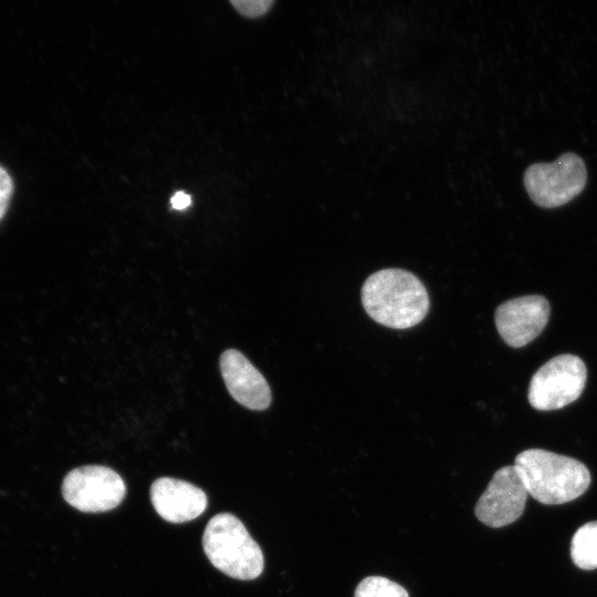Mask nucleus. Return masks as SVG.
<instances>
[{
	"instance_id": "nucleus-1",
	"label": "nucleus",
	"mask_w": 597,
	"mask_h": 597,
	"mask_svg": "<svg viewBox=\"0 0 597 597\" xmlns=\"http://www.w3.org/2000/svg\"><path fill=\"white\" fill-rule=\"evenodd\" d=\"M362 303L375 322L399 329L419 324L430 306L422 282L401 269H384L367 277Z\"/></svg>"
},
{
	"instance_id": "nucleus-2",
	"label": "nucleus",
	"mask_w": 597,
	"mask_h": 597,
	"mask_svg": "<svg viewBox=\"0 0 597 597\" xmlns=\"http://www.w3.org/2000/svg\"><path fill=\"white\" fill-rule=\"evenodd\" d=\"M517 468L528 495L546 505L570 502L584 494L590 484L587 467L570 457L544 449H527L519 453Z\"/></svg>"
},
{
	"instance_id": "nucleus-3",
	"label": "nucleus",
	"mask_w": 597,
	"mask_h": 597,
	"mask_svg": "<svg viewBox=\"0 0 597 597\" xmlns=\"http://www.w3.org/2000/svg\"><path fill=\"white\" fill-rule=\"evenodd\" d=\"M202 546L210 563L232 578L251 580L263 572L261 547L231 513H219L208 522Z\"/></svg>"
},
{
	"instance_id": "nucleus-4",
	"label": "nucleus",
	"mask_w": 597,
	"mask_h": 597,
	"mask_svg": "<svg viewBox=\"0 0 597 597\" xmlns=\"http://www.w3.org/2000/svg\"><path fill=\"white\" fill-rule=\"evenodd\" d=\"M586 380L587 369L582 358L572 354L555 356L533 375L528 402L536 410L561 409L582 395Z\"/></svg>"
},
{
	"instance_id": "nucleus-5",
	"label": "nucleus",
	"mask_w": 597,
	"mask_h": 597,
	"mask_svg": "<svg viewBox=\"0 0 597 597\" xmlns=\"http://www.w3.org/2000/svg\"><path fill=\"white\" fill-rule=\"evenodd\" d=\"M586 182L585 163L575 153H565L551 164L531 165L524 172L526 191L543 208L567 203L582 192Z\"/></svg>"
},
{
	"instance_id": "nucleus-6",
	"label": "nucleus",
	"mask_w": 597,
	"mask_h": 597,
	"mask_svg": "<svg viewBox=\"0 0 597 597\" xmlns=\"http://www.w3.org/2000/svg\"><path fill=\"white\" fill-rule=\"evenodd\" d=\"M126 486L121 475L104 465H84L71 470L62 482L64 500L82 512H105L123 501Z\"/></svg>"
},
{
	"instance_id": "nucleus-7",
	"label": "nucleus",
	"mask_w": 597,
	"mask_h": 597,
	"mask_svg": "<svg viewBox=\"0 0 597 597\" xmlns=\"http://www.w3.org/2000/svg\"><path fill=\"white\" fill-rule=\"evenodd\" d=\"M528 492L515 465L499 469L476 502L474 513L483 524L498 528L524 512Z\"/></svg>"
},
{
	"instance_id": "nucleus-8",
	"label": "nucleus",
	"mask_w": 597,
	"mask_h": 597,
	"mask_svg": "<svg viewBox=\"0 0 597 597\" xmlns=\"http://www.w3.org/2000/svg\"><path fill=\"white\" fill-rule=\"evenodd\" d=\"M551 307L542 295H526L502 303L495 311V325L511 347L531 343L548 322Z\"/></svg>"
},
{
	"instance_id": "nucleus-9",
	"label": "nucleus",
	"mask_w": 597,
	"mask_h": 597,
	"mask_svg": "<svg viewBox=\"0 0 597 597\" xmlns=\"http://www.w3.org/2000/svg\"><path fill=\"white\" fill-rule=\"evenodd\" d=\"M220 369L232 398L251 410H264L271 404V390L263 375L239 350L227 349Z\"/></svg>"
},
{
	"instance_id": "nucleus-10",
	"label": "nucleus",
	"mask_w": 597,
	"mask_h": 597,
	"mask_svg": "<svg viewBox=\"0 0 597 597\" xmlns=\"http://www.w3.org/2000/svg\"><path fill=\"white\" fill-rule=\"evenodd\" d=\"M155 511L167 522L184 523L195 520L207 507V495L198 486L174 478H159L150 488Z\"/></svg>"
},
{
	"instance_id": "nucleus-11",
	"label": "nucleus",
	"mask_w": 597,
	"mask_h": 597,
	"mask_svg": "<svg viewBox=\"0 0 597 597\" xmlns=\"http://www.w3.org/2000/svg\"><path fill=\"white\" fill-rule=\"evenodd\" d=\"M570 557L580 569L597 568V521L582 525L573 535Z\"/></svg>"
},
{
	"instance_id": "nucleus-12",
	"label": "nucleus",
	"mask_w": 597,
	"mask_h": 597,
	"mask_svg": "<svg viewBox=\"0 0 597 597\" xmlns=\"http://www.w3.org/2000/svg\"><path fill=\"white\" fill-rule=\"evenodd\" d=\"M355 597H409V595L402 586L388 578L369 576L358 584Z\"/></svg>"
},
{
	"instance_id": "nucleus-13",
	"label": "nucleus",
	"mask_w": 597,
	"mask_h": 597,
	"mask_svg": "<svg viewBox=\"0 0 597 597\" xmlns=\"http://www.w3.org/2000/svg\"><path fill=\"white\" fill-rule=\"evenodd\" d=\"M230 2L240 14L247 18L261 17L273 4L272 0H231Z\"/></svg>"
},
{
	"instance_id": "nucleus-14",
	"label": "nucleus",
	"mask_w": 597,
	"mask_h": 597,
	"mask_svg": "<svg viewBox=\"0 0 597 597\" xmlns=\"http://www.w3.org/2000/svg\"><path fill=\"white\" fill-rule=\"evenodd\" d=\"M12 180L8 171L0 166V220L4 216L12 195Z\"/></svg>"
},
{
	"instance_id": "nucleus-15",
	"label": "nucleus",
	"mask_w": 597,
	"mask_h": 597,
	"mask_svg": "<svg viewBox=\"0 0 597 597\" xmlns=\"http://www.w3.org/2000/svg\"><path fill=\"white\" fill-rule=\"evenodd\" d=\"M171 207L176 210H182L190 206L191 198L184 191L176 192L170 200Z\"/></svg>"
}]
</instances>
